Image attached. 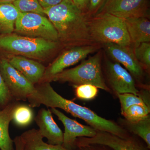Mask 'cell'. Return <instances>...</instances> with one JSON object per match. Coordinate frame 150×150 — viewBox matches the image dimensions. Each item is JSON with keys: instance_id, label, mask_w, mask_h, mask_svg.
<instances>
[{"instance_id": "obj_17", "label": "cell", "mask_w": 150, "mask_h": 150, "mask_svg": "<svg viewBox=\"0 0 150 150\" xmlns=\"http://www.w3.org/2000/svg\"><path fill=\"white\" fill-rule=\"evenodd\" d=\"M18 104L10 103L0 110V149L15 150L13 140L9 133V126L12 120L13 114Z\"/></svg>"}, {"instance_id": "obj_22", "label": "cell", "mask_w": 150, "mask_h": 150, "mask_svg": "<svg viewBox=\"0 0 150 150\" xmlns=\"http://www.w3.org/2000/svg\"><path fill=\"white\" fill-rule=\"evenodd\" d=\"M150 112V107L141 105H135L130 106L121 113L126 121L137 122L146 118Z\"/></svg>"}, {"instance_id": "obj_28", "label": "cell", "mask_w": 150, "mask_h": 150, "mask_svg": "<svg viewBox=\"0 0 150 150\" xmlns=\"http://www.w3.org/2000/svg\"><path fill=\"white\" fill-rule=\"evenodd\" d=\"M104 0H89V6L88 11V17L95 15L101 7Z\"/></svg>"}, {"instance_id": "obj_15", "label": "cell", "mask_w": 150, "mask_h": 150, "mask_svg": "<svg viewBox=\"0 0 150 150\" xmlns=\"http://www.w3.org/2000/svg\"><path fill=\"white\" fill-rule=\"evenodd\" d=\"M13 67L34 85L40 83L46 68L42 64L24 56L14 55L8 60Z\"/></svg>"}, {"instance_id": "obj_30", "label": "cell", "mask_w": 150, "mask_h": 150, "mask_svg": "<svg viewBox=\"0 0 150 150\" xmlns=\"http://www.w3.org/2000/svg\"><path fill=\"white\" fill-rule=\"evenodd\" d=\"M62 1L63 0H38L40 6L44 9L56 5Z\"/></svg>"}, {"instance_id": "obj_33", "label": "cell", "mask_w": 150, "mask_h": 150, "mask_svg": "<svg viewBox=\"0 0 150 150\" xmlns=\"http://www.w3.org/2000/svg\"><path fill=\"white\" fill-rule=\"evenodd\" d=\"M16 0H0V4H13Z\"/></svg>"}, {"instance_id": "obj_18", "label": "cell", "mask_w": 150, "mask_h": 150, "mask_svg": "<svg viewBox=\"0 0 150 150\" xmlns=\"http://www.w3.org/2000/svg\"><path fill=\"white\" fill-rule=\"evenodd\" d=\"M23 143V150H69L62 145H54L46 143L38 129H30L20 136Z\"/></svg>"}, {"instance_id": "obj_2", "label": "cell", "mask_w": 150, "mask_h": 150, "mask_svg": "<svg viewBox=\"0 0 150 150\" xmlns=\"http://www.w3.org/2000/svg\"><path fill=\"white\" fill-rule=\"evenodd\" d=\"M45 15L56 28L59 41L74 46L94 45L89 32L87 14L79 8L72 0L44 9Z\"/></svg>"}, {"instance_id": "obj_20", "label": "cell", "mask_w": 150, "mask_h": 150, "mask_svg": "<svg viewBox=\"0 0 150 150\" xmlns=\"http://www.w3.org/2000/svg\"><path fill=\"white\" fill-rule=\"evenodd\" d=\"M123 126L126 127V130L130 133L140 137L150 149V117L146 118L137 122H132L123 120Z\"/></svg>"}, {"instance_id": "obj_29", "label": "cell", "mask_w": 150, "mask_h": 150, "mask_svg": "<svg viewBox=\"0 0 150 150\" xmlns=\"http://www.w3.org/2000/svg\"><path fill=\"white\" fill-rule=\"evenodd\" d=\"M72 1L79 8L87 14L89 6V0H72Z\"/></svg>"}, {"instance_id": "obj_31", "label": "cell", "mask_w": 150, "mask_h": 150, "mask_svg": "<svg viewBox=\"0 0 150 150\" xmlns=\"http://www.w3.org/2000/svg\"><path fill=\"white\" fill-rule=\"evenodd\" d=\"M76 150H109L105 146L99 145H91L78 148Z\"/></svg>"}, {"instance_id": "obj_21", "label": "cell", "mask_w": 150, "mask_h": 150, "mask_svg": "<svg viewBox=\"0 0 150 150\" xmlns=\"http://www.w3.org/2000/svg\"><path fill=\"white\" fill-rule=\"evenodd\" d=\"M33 118V111L30 106L18 104L14 110L12 120L17 126L24 127L30 124Z\"/></svg>"}, {"instance_id": "obj_25", "label": "cell", "mask_w": 150, "mask_h": 150, "mask_svg": "<svg viewBox=\"0 0 150 150\" xmlns=\"http://www.w3.org/2000/svg\"><path fill=\"white\" fill-rule=\"evenodd\" d=\"M117 95L121 103V113L130 106L135 105H141L150 107V105L145 102L139 94L137 96L133 93H125L119 94Z\"/></svg>"}, {"instance_id": "obj_14", "label": "cell", "mask_w": 150, "mask_h": 150, "mask_svg": "<svg viewBox=\"0 0 150 150\" xmlns=\"http://www.w3.org/2000/svg\"><path fill=\"white\" fill-rule=\"evenodd\" d=\"M50 109L42 108L38 111L35 120L39 133L43 138L48 140V144L54 145H62L64 133L53 118Z\"/></svg>"}, {"instance_id": "obj_19", "label": "cell", "mask_w": 150, "mask_h": 150, "mask_svg": "<svg viewBox=\"0 0 150 150\" xmlns=\"http://www.w3.org/2000/svg\"><path fill=\"white\" fill-rule=\"evenodd\" d=\"M19 11L13 4H0V33L8 35L14 32Z\"/></svg>"}, {"instance_id": "obj_27", "label": "cell", "mask_w": 150, "mask_h": 150, "mask_svg": "<svg viewBox=\"0 0 150 150\" xmlns=\"http://www.w3.org/2000/svg\"><path fill=\"white\" fill-rule=\"evenodd\" d=\"M11 96L0 71V105L6 106L11 101Z\"/></svg>"}, {"instance_id": "obj_9", "label": "cell", "mask_w": 150, "mask_h": 150, "mask_svg": "<svg viewBox=\"0 0 150 150\" xmlns=\"http://www.w3.org/2000/svg\"><path fill=\"white\" fill-rule=\"evenodd\" d=\"M101 46L102 45L99 44H94L71 47L63 52L46 69L41 81L50 82L54 76L85 59L90 54L98 50Z\"/></svg>"}, {"instance_id": "obj_5", "label": "cell", "mask_w": 150, "mask_h": 150, "mask_svg": "<svg viewBox=\"0 0 150 150\" xmlns=\"http://www.w3.org/2000/svg\"><path fill=\"white\" fill-rule=\"evenodd\" d=\"M102 54L100 51L77 67L65 70L53 77L51 81L69 82L74 86L91 84L98 88L109 92L105 81L101 67Z\"/></svg>"}, {"instance_id": "obj_6", "label": "cell", "mask_w": 150, "mask_h": 150, "mask_svg": "<svg viewBox=\"0 0 150 150\" xmlns=\"http://www.w3.org/2000/svg\"><path fill=\"white\" fill-rule=\"evenodd\" d=\"M18 35L59 42L54 25L46 16L32 13H21L15 25Z\"/></svg>"}, {"instance_id": "obj_32", "label": "cell", "mask_w": 150, "mask_h": 150, "mask_svg": "<svg viewBox=\"0 0 150 150\" xmlns=\"http://www.w3.org/2000/svg\"><path fill=\"white\" fill-rule=\"evenodd\" d=\"M15 150H23V143L20 136L15 137L13 140Z\"/></svg>"}, {"instance_id": "obj_13", "label": "cell", "mask_w": 150, "mask_h": 150, "mask_svg": "<svg viewBox=\"0 0 150 150\" xmlns=\"http://www.w3.org/2000/svg\"><path fill=\"white\" fill-rule=\"evenodd\" d=\"M105 51L114 60L123 65L137 80L144 76V69L137 60L132 46H121L114 43L104 44Z\"/></svg>"}, {"instance_id": "obj_3", "label": "cell", "mask_w": 150, "mask_h": 150, "mask_svg": "<svg viewBox=\"0 0 150 150\" xmlns=\"http://www.w3.org/2000/svg\"><path fill=\"white\" fill-rule=\"evenodd\" d=\"M89 32L94 44L114 43L132 46L124 19L107 13L88 17Z\"/></svg>"}, {"instance_id": "obj_16", "label": "cell", "mask_w": 150, "mask_h": 150, "mask_svg": "<svg viewBox=\"0 0 150 150\" xmlns=\"http://www.w3.org/2000/svg\"><path fill=\"white\" fill-rule=\"evenodd\" d=\"M133 47L150 42V21L148 18H131L124 19Z\"/></svg>"}, {"instance_id": "obj_23", "label": "cell", "mask_w": 150, "mask_h": 150, "mask_svg": "<svg viewBox=\"0 0 150 150\" xmlns=\"http://www.w3.org/2000/svg\"><path fill=\"white\" fill-rule=\"evenodd\" d=\"M134 54L143 69L147 71L150 68V43L144 42L133 47Z\"/></svg>"}, {"instance_id": "obj_12", "label": "cell", "mask_w": 150, "mask_h": 150, "mask_svg": "<svg viewBox=\"0 0 150 150\" xmlns=\"http://www.w3.org/2000/svg\"><path fill=\"white\" fill-rule=\"evenodd\" d=\"M105 69L109 84L117 94L131 93L139 96L133 76L119 63L107 60Z\"/></svg>"}, {"instance_id": "obj_24", "label": "cell", "mask_w": 150, "mask_h": 150, "mask_svg": "<svg viewBox=\"0 0 150 150\" xmlns=\"http://www.w3.org/2000/svg\"><path fill=\"white\" fill-rule=\"evenodd\" d=\"M13 4L21 13H32L46 16L38 0H16Z\"/></svg>"}, {"instance_id": "obj_4", "label": "cell", "mask_w": 150, "mask_h": 150, "mask_svg": "<svg viewBox=\"0 0 150 150\" xmlns=\"http://www.w3.org/2000/svg\"><path fill=\"white\" fill-rule=\"evenodd\" d=\"M59 42L16 34L0 35V48L15 55L42 60L59 46Z\"/></svg>"}, {"instance_id": "obj_11", "label": "cell", "mask_w": 150, "mask_h": 150, "mask_svg": "<svg viewBox=\"0 0 150 150\" xmlns=\"http://www.w3.org/2000/svg\"><path fill=\"white\" fill-rule=\"evenodd\" d=\"M51 112L57 116L64 127L62 146L69 150H76V142L80 137H92L97 131L91 126H85L67 117L57 108H51Z\"/></svg>"}, {"instance_id": "obj_10", "label": "cell", "mask_w": 150, "mask_h": 150, "mask_svg": "<svg viewBox=\"0 0 150 150\" xmlns=\"http://www.w3.org/2000/svg\"><path fill=\"white\" fill-rule=\"evenodd\" d=\"M149 0H104L97 14H110L123 19L136 17L149 18Z\"/></svg>"}, {"instance_id": "obj_1", "label": "cell", "mask_w": 150, "mask_h": 150, "mask_svg": "<svg viewBox=\"0 0 150 150\" xmlns=\"http://www.w3.org/2000/svg\"><path fill=\"white\" fill-rule=\"evenodd\" d=\"M35 86V91L27 99L30 107H39L43 105L51 108H60L82 119L97 131L109 132L124 139L131 137L126 129L117 123L102 118L87 108L61 96L54 90L50 82H43Z\"/></svg>"}, {"instance_id": "obj_7", "label": "cell", "mask_w": 150, "mask_h": 150, "mask_svg": "<svg viewBox=\"0 0 150 150\" xmlns=\"http://www.w3.org/2000/svg\"><path fill=\"white\" fill-rule=\"evenodd\" d=\"M91 145L105 146L112 150H150L144 144L134 137L124 139L105 131H97L92 137H80L76 142L77 149Z\"/></svg>"}, {"instance_id": "obj_8", "label": "cell", "mask_w": 150, "mask_h": 150, "mask_svg": "<svg viewBox=\"0 0 150 150\" xmlns=\"http://www.w3.org/2000/svg\"><path fill=\"white\" fill-rule=\"evenodd\" d=\"M0 71L14 99L27 100L35 91V86L9 63L7 59L0 60Z\"/></svg>"}, {"instance_id": "obj_26", "label": "cell", "mask_w": 150, "mask_h": 150, "mask_svg": "<svg viewBox=\"0 0 150 150\" xmlns=\"http://www.w3.org/2000/svg\"><path fill=\"white\" fill-rule=\"evenodd\" d=\"M75 86L76 96L82 100H92L96 97L98 93V88L93 85L85 84Z\"/></svg>"}]
</instances>
